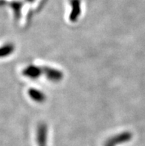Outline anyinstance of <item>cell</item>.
Listing matches in <instances>:
<instances>
[{"instance_id":"obj_1","label":"cell","mask_w":145,"mask_h":146,"mask_svg":"<svg viewBox=\"0 0 145 146\" xmlns=\"http://www.w3.org/2000/svg\"><path fill=\"white\" fill-rule=\"evenodd\" d=\"M42 71L50 81L59 82L63 79V73L58 69L50 68V67H44Z\"/></svg>"},{"instance_id":"obj_2","label":"cell","mask_w":145,"mask_h":146,"mask_svg":"<svg viewBox=\"0 0 145 146\" xmlns=\"http://www.w3.org/2000/svg\"><path fill=\"white\" fill-rule=\"evenodd\" d=\"M42 72V69L39 68V66L30 65L26 67L25 68L22 70V74L26 77L36 80L41 76V74Z\"/></svg>"},{"instance_id":"obj_3","label":"cell","mask_w":145,"mask_h":146,"mask_svg":"<svg viewBox=\"0 0 145 146\" xmlns=\"http://www.w3.org/2000/svg\"><path fill=\"white\" fill-rule=\"evenodd\" d=\"M28 95L32 100L36 102H39V103H42L46 100V96L44 95L42 91H39L36 88H30L28 90Z\"/></svg>"},{"instance_id":"obj_4","label":"cell","mask_w":145,"mask_h":146,"mask_svg":"<svg viewBox=\"0 0 145 146\" xmlns=\"http://www.w3.org/2000/svg\"><path fill=\"white\" fill-rule=\"evenodd\" d=\"M131 138V133L129 132H124L119 135L114 137L113 138L110 139V141L107 144V146H113L114 145L119 144V143H124L126 141H128Z\"/></svg>"},{"instance_id":"obj_5","label":"cell","mask_w":145,"mask_h":146,"mask_svg":"<svg viewBox=\"0 0 145 146\" xmlns=\"http://www.w3.org/2000/svg\"><path fill=\"white\" fill-rule=\"evenodd\" d=\"M72 11L70 14L69 19L72 22L77 21L79 16L81 13V7L79 0H71Z\"/></svg>"},{"instance_id":"obj_6","label":"cell","mask_w":145,"mask_h":146,"mask_svg":"<svg viewBox=\"0 0 145 146\" xmlns=\"http://www.w3.org/2000/svg\"><path fill=\"white\" fill-rule=\"evenodd\" d=\"M15 50L14 44L12 43H7L0 47V58L7 57L13 54Z\"/></svg>"}]
</instances>
